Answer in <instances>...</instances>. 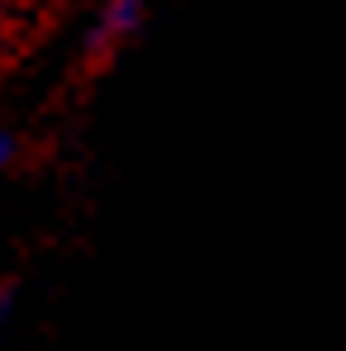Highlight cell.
<instances>
[{
	"mask_svg": "<svg viewBox=\"0 0 346 351\" xmlns=\"http://www.w3.org/2000/svg\"><path fill=\"white\" fill-rule=\"evenodd\" d=\"M14 157H19V143H14V133H10V128H0V176L14 167Z\"/></svg>",
	"mask_w": 346,
	"mask_h": 351,
	"instance_id": "obj_2",
	"label": "cell"
},
{
	"mask_svg": "<svg viewBox=\"0 0 346 351\" xmlns=\"http://www.w3.org/2000/svg\"><path fill=\"white\" fill-rule=\"evenodd\" d=\"M10 308H14V294H0V347H5V332H10Z\"/></svg>",
	"mask_w": 346,
	"mask_h": 351,
	"instance_id": "obj_3",
	"label": "cell"
},
{
	"mask_svg": "<svg viewBox=\"0 0 346 351\" xmlns=\"http://www.w3.org/2000/svg\"><path fill=\"white\" fill-rule=\"evenodd\" d=\"M143 19H147V0H105L100 14H95V24H90V53L95 58L119 53L143 29Z\"/></svg>",
	"mask_w": 346,
	"mask_h": 351,
	"instance_id": "obj_1",
	"label": "cell"
}]
</instances>
